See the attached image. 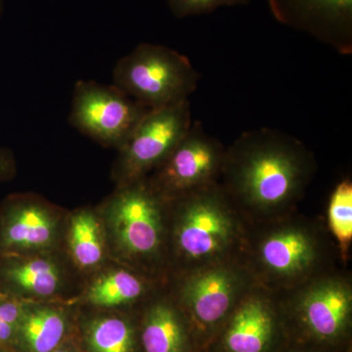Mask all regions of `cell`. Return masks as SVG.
Returning <instances> with one entry per match:
<instances>
[{
	"instance_id": "cell-1",
	"label": "cell",
	"mask_w": 352,
	"mask_h": 352,
	"mask_svg": "<svg viewBox=\"0 0 352 352\" xmlns=\"http://www.w3.org/2000/svg\"><path fill=\"white\" fill-rule=\"evenodd\" d=\"M316 171L302 141L276 129L245 131L226 148L219 182L250 223L296 212Z\"/></svg>"
},
{
	"instance_id": "cell-2",
	"label": "cell",
	"mask_w": 352,
	"mask_h": 352,
	"mask_svg": "<svg viewBox=\"0 0 352 352\" xmlns=\"http://www.w3.org/2000/svg\"><path fill=\"white\" fill-rule=\"evenodd\" d=\"M329 235L316 220L291 212L250 223L240 258L256 286L282 295L333 270L338 248Z\"/></svg>"
},
{
	"instance_id": "cell-3",
	"label": "cell",
	"mask_w": 352,
	"mask_h": 352,
	"mask_svg": "<svg viewBox=\"0 0 352 352\" xmlns=\"http://www.w3.org/2000/svg\"><path fill=\"white\" fill-rule=\"evenodd\" d=\"M166 201V259L177 275L240 258L250 222L220 182Z\"/></svg>"
},
{
	"instance_id": "cell-4",
	"label": "cell",
	"mask_w": 352,
	"mask_h": 352,
	"mask_svg": "<svg viewBox=\"0 0 352 352\" xmlns=\"http://www.w3.org/2000/svg\"><path fill=\"white\" fill-rule=\"evenodd\" d=\"M166 207L147 176L119 185L104 204L100 217L108 243L136 270H155L166 261Z\"/></svg>"
},
{
	"instance_id": "cell-5",
	"label": "cell",
	"mask_w": 352,
	"mask_h": 352,
	"mask_svg": "<svg viewBox=\"0 0 352 352\" xmlns=\"http://www.w3.org/2000/svg\"><path fill=\"white\" fill-rule=\"evenodd\" d=\"M200 78L185 55L152 43L139 44L120 58L113 71V85L149 109L189 100Z\"/></svg>"
},
{
	"instance_id": "cell-6",
	"label": "cell",
	"mask_w": 352,
	"mask_h": 352,
	"mask_svg": "<svg viewBox=\"0 0 352 352\" xmlns=\"http://www.w3.org/2000/svg\"><path fill=\"white\" fill-rule=\"evenodd\" d=\"M175 282L176 305L206 329L227 320L243 296L256 286L240 258L182 273Z\"/></svg>"
},
{
	"instance_id": "cell-7",
	"label": "cell",
	"mask_w": 352,
	"mask_h": 352,
	"mask_svg": "<svg viewBox=\"0 0 352 352\" xmlns=\"http://www.w3.org/2000/svg\"><path fill=\"white\" fill-rule=\"evenodd\" d=\"M150 110L116 85L80 80L74 85L69 122L98 144L119 151Z\"/></svg>"
},
{
	"instance_id": "cell-8",
	"label": "cell",
	"mask_w": 352,
	"mask_h": 352,
	"mask_svg": "<svg viewBox=\"0 0 352 352\" xmlns=\"http://www.w3.org/2000/svg\"><path fill=\"white\" fill-rule=\"evenodd\" d=\"M192 122L189 100L151 109L119 150L113 166V182L119 186L149 175L184 138Z\"/></svg>"
},
{
	"instance_id": "cell-9",
	"label": "cell",
	"mask_w": 352,
	"mask_h": 352,
	"mask_svg": "<svg viewBox=\"0 0 352 352\" xmlns=\"http://www.w3.org/2000/svg\"><path fill=\"white\" fill-rule=\"evenodd\" d=\"M226 150L200 122H193L173 152L147 176L148 182L166 200L219 182Z\"/></svg>"
},
{
	"instance_id": "cell-10",
	"label": "cell",
	"mask_w": 352,
	"mask_h": 352,
	"mask_svg": "<svg viewBox=\"0 0 352 352\" xmlns=\"http://www.w3.org/2000/svg\"><path fill=\"white\" fill-rule=\"evenodd\" d=\"M63 212L34 194L0 201V256L52 252L60 242Z\"/></svg>"
},
{
	"instance_id": "cell-11",
	"label": "cell",
	"mask_w": 352,
	"mask_h": 352,
	"mask_svg": "<svg viewBox=\"0 0 352 352\" xmlns=\"http://www.w3.org/2000/svg\"><path fill=\"white\" fill-rule=\"evenodd\" d=\"M276 296L287 300L302 325L316 339H338L349 327L352 285L349 275L340 271L333 268Z\"/></svg>"
},
{
	"instance_id": "cell-12",
	"label": "cell",
	"mask_w": 352,
	"mask_h": 352,
	"mask_svg": "<svg viewBox=\"0 0 352 352\" xmlns=\"http://www.w3.org/2000/svg\"><path fill=\"white\" fill-rule=\"evenodd\" d=\"M275 19L332 46L352 52V0H268Z\"/></svg>"
},
{
	"instance_id": "cell-13",
	"label": "cell",
	"mask_w": 352,
	"mask_h": 352,
	"mask_svg": "<svg viewBox=\"0 0 352 352\" xmlns=\"http://www.w3.org/2000/svg\"><path fill=\"white\" fill-rule=\"evenodd\" d=\"M66 271L52 252L0 256V294L24 300H50L63 291Z\"/></svg>"
},
{
	"instance_id": "cell-14",
	"label": "cell",
	"mask_w": 352,
	"mask_h": 352,
	"mask_svg": "<svg viewBox=\"0 0 352 352\" xmlns=\"http://www.w3.org/2000/svg\"><path fill=\"white\" fill-rule=\"evenodd\" d=\"M276 296L254 286L228 317L224 346L229 352H264L276 323Z\"/></svg>"
},
{
	"instance_id": "cell-15",
	"label": "cell",
	"mask_w": 352,
	"mask_h": 352,
	"mask_svg": "<svg viewBox=\"0 0 352 352\" xmlns=\"http://www.w3.org/2000/svg\"><path fill=\"white\" fill-rule=\"evenodd\" d=\"M63 308L39 302H27L15 342L24 352H52L68 330Z\"/></svg>"
},
{
	"instance_id": "cell-16",
	"label": "cell",
	"mask_w": 352,
	"mask_h": 352,
	"mask_svg": "<svg viewBox=\"0 0 352 352\" xmlns=\"http://www.w3.org/2000/svg\"><path fill=\"white\" fill-rule=\"evenodd\" d=\"M67 244L80 270H95L105 263L108 241L100 215L91 208L75 210L69 217Z\"/></svg>"
},
{
	"instance_id": "cell-17",
	"label": "cell",
	"mask_w": 352,
	"mask_h": 352,
	"mask_svg": "<svg viewBox=\"0 0 352 352\" xmlns=\"http://www.w3.org/2000/svg\"><path fill=\"white\" fill-rule=\"evenodd\" d=\"M145 352H185L186 324L173 300L159 298L146 311L142 329Z\"/></svg>"
},
{
	"instance_id": "cell-18",
	"label": "cell",
	"mask_w": 352,
	"mask_h": 352,
	"mask_svg": "<svg viewBox=\"0 0 352 352\" xmlns=\"http://www.w3.org/2000/svg\"><path fill=\"white\" fill-rule=\"evenodd\" d=\"M150 289V281L142 272L113 268L94 280L87 289L85 300L97 307H126L144 300Z\"/></svg>"
},
{
	"instance_id": "cell-19",
	"label": "cell",
	"mask_w": 352,
	"mask_h": 352,
	"mask_svg": "<svg viewBox=\"0 0 352 352\" xmlns=\"http://www.w3.org/2000/svg\"><path fill=\"white\" fill-rule=\"evenodd\" d=\"M87 342L91 352H133L134 330L120 317H98L88 324Z\"/></svg>"
},
{
	"instance_id": "cell-20",
	"label": "cell",
	"mask_w": 352,
	"mask_h": 352,
	"mask_svg": "<svg viewBox=\"0 0 352 352\" xmlns=\"http://www.w3.org/2000/svg\"><path fill=\"white\" fill-rule=\"evenodd\" d=\"M327 229L337 245L340 258L346 261L352 241V182L349 178L340 182L331 194Z\"/></svg>"
},
{
	"instance_id": "cell-21",
	"label": "cell",
	"mask_w": 352,
	"mask_h": 352,
	"mask_svg": "<svg viewBox=\"0 0 352 352\" xmlns=\"http://www.w3.org/2000/svg\"><path fill=\"white\" fill-rule=\"evenodd\" d=\"M25 303L24 300L0 294V346L15 342Z\"/></svg>"
},
{
	"instance_id": "cell-22",
	"label": "cell",
	"mask_w": 352,
	"mask_h": 352,
	"mask_svg": "<svg viewBox=\"0 0 352 352\" xmlns=\"http://www.w3.org/2000/svg\"><path fill=\"white\" fill-rule=\"evenodd\" d=\"M251 0H168L173 15L177 18L201 15L217 10L219 7L247 6Z\"/></svg>"
},
{
	"instance_id": "cell-23",
	"label": "cell",
	"mask_w": 352,
	"mask_h": 352,
	"mask_svg": "<svg viewBox=\"0 0 352 352\" xmlns=\"http://www.w3.org/2000/svg\"><path fill=\"white\" fill-rule=\"evenodd\" d=\"M17 173V162L12 150L0 147V184L10 182Z\"/></svg>"
},
{
	"instance_id": "cell-24",
	"label": "cell",
	"mask_w": 352,
	"mask_h": 352,
	"mask_svg": "<svg viewBox=\"0 0 352 352\" xmlns=\"http://www.w3.org/2000/svg\"><path fill=\"white\" fill-rule=\"evenodd\" d=\"M4 0H0V18H1L2 12H3Z\"/></svg>"
},
{
	"instance_id": "cell-25",
	"label": "cell",
	"mask_w": 352,
	"mask_h": 352,
	"mask_svg": "<svg viewBox=\"0 0 352 352\" xmlns=\"http://www.w3.org/2000/svg\"><path fill=\"white\" fill-rule=\"evenodd\" d=\"M52 352H73V351H68V349H55V351H53Z\"/></svg>"
}]
</instances>
